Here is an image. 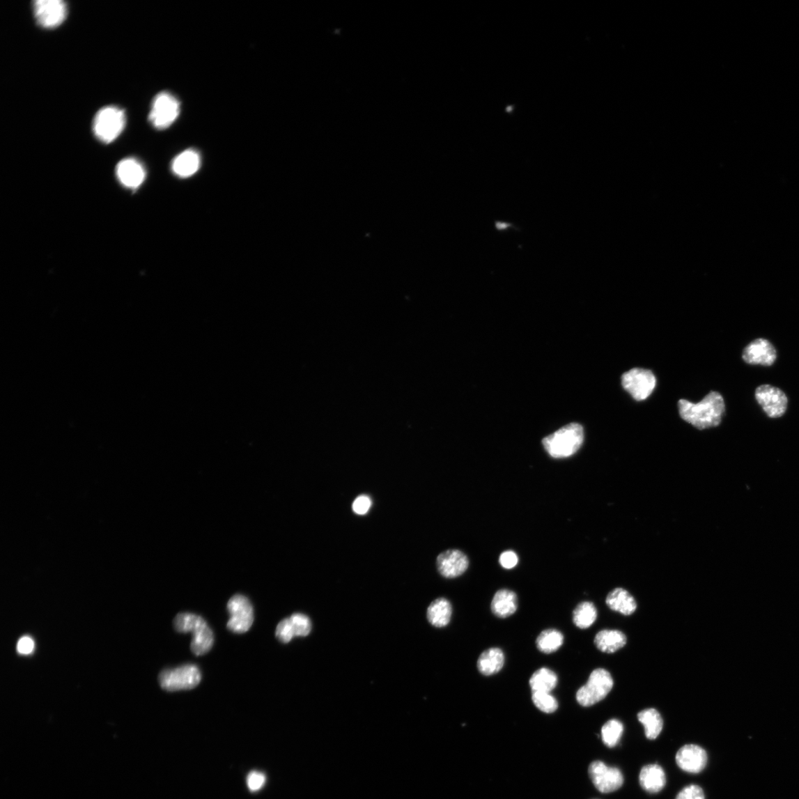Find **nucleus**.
<instances>
[{"mask_svg": "<svg viewBox=\"0 0 799 799\" xmlns=\"http://www.w3.org/2000/svg\"><path fill=\"white\" fill-rule=\"evenodd\" d=\"M678 405L682 419L700 430L718 426L725 412L724 398L717 391L710 392L697 403L681 400Z\"/></svg>", "mask_w": 799, "mask_h": 799, "instance_id": "1", "label": "nucleus"}, {"mask_svg": "<svg viewBox=\"0 0 799 799\" xmlns=\"http://www.w3.org/2000/svg\"><path fill=\"white\" fill-rule=\"evenodd\" d=\"M583 441L582 426L572 423L543 438V445L552 458L562 459L574 456L582 447Z\"/></svg>", "mask_w": 799, "mask_h": 799, "instance_id": "2", "label": "nucleus"}, {"mask_svg": "<svg viewBox=\"0 0 799 799\" xmlns=\"http://www.w3.org/2000/svg\"><path fill=\"white\" fill-rule=\"evenodd\" d=\"M173 625L178 633L192 632L194 638L190 649L196 656L204 655L211 650L214 642L213 633L201 616L192 613H180L176 616Z\"/></svg>", "mask_w": 799, "mask_h": 799, "instance_id": "3", "label": "nucleus"}, {"mask_svg": "<svg viewBox=\"0 0 799 799\" xmlns=\"http://www.w3.org/2000/svg\"><path fill=\"white\" fill-rule=\"evenodd\" d=\"M126 123L123 110L115 106L103 107L95 116L93 130L95 136L104 143H111L121 135Z\"/></svg>", "mask_w": 799, "mask_h": 799, "instance_id": "4", "label": "nucleus"}, {"mask_svg": "<svg viewBox=\"0 0 799 799\" xmlns=\"http://www.w3.org/2000/svg\"><path fill=\"white\" fill-rule=\"evenodd\" d=\"M614 679L610 672L603 669H595L585 685L577 692L576 699L582 707H591L604 699L611 692Z\"/></svg>", "mask_w": 799, "mask_h": 799, "instance_id": "5", "label": "nucleus"}, {"mask_svg": "<svg viewBox=\"0 0 799 799\" xmlns=\"http://www.w3.org/2000/svg\"><path fill=\"white\" fill-rule=\"evenodd\" d=\"M201 681V674L199 667L192 664H187L173 669L162 671L159 676V682L162 689L169 692L195 688Z\"/></svg>", "mask_w": 799, "mask_h": 799, "instance_id": "6", "label": "nucleus"}, {"mask_svg": "<svg viewBox=\"0 0 799 799\" xmlns=\"http://www.w3.org/2000/svg\"><path fill=\"white\" fill-rule=\"evenodd\" d=\"M180 114V103L169 92H162L153 100L149 121L155 128L171 126Z\"/></svg>", "mask_w": 799, "mask_h": 799, "instance_id": "7", "label": "nucleus"}, {"mask_svg": "<svg viewBox=\"0 0 799 799\" xmlns=\"http://www.w3.org/2000/svg\"><path fill=\"white\" fill-rule=\"evenodd\" d=\"M230 619L228 628L235 634H245L254 622V607L245 596L235 594L228 603Z\"/></svg>", "mask_w": 799, "mask_h": 799, "instance_id": "8", "label": "nucleus"}, {"mask_svg": "<svg viewBox=\"0 0 799 799\" xmlns=\"http://www.w3.org/2000/svg\"><path fill=\"white\" fill-rule=\"evenodd\" d=\"M622 385L632 398L642 401L651 395L657 385V379L648 369L635 368L623 374Z\"/></svg>", "mask_w": 799, "mask_h": 799, "instance_id": "9", "label": "nucleus"}, {"mask_svg": "<svg viewBox=\"0 0 799 799\" xmlns=\"http://www.w3.org/2000/svg\"><path fill=\"white\" fill-rule=\"evenodd\" d=\"M755 398L770 419H779L788 410V396L778 387L770 385H761L755 391Z\"/></svg>", "mask_w": 799, "mask_h": 799, "instance_id": "10", "label": "nucleus"}, {"mask_svg": "<svg viewBox=\"0 0 799 799\" xmlns=\"http://www.w3.org/2000/svg\"><path fill=\"white\" fill-rule=\"evenodd\" d=\"M589 777L600 792L613 793L619 790L624 783L621 771L615 767H608L601 761H595L589 768Z\"/></svg>", "mask_w": 799, "mask_h": 799, "instance_id": "11", "label": "nucleus"}, {"mask_svg": "<svg viewBox=\"0 0 799 799\" xmlns=\"http://www.w3.org/2000/svg\"><path fill=\"white\" fill-rule=\"evenodd\" d=\"M35 18L45 29L61 26L67 16V6L62 0H38L33 3Z\"/></svg>", "mask_w": 799, "mask_h": 799, "instance_id": "12", "label": "nucleus"}, {"mask_svg": "<svg viewBox=\"0 0 799 799\" xmlns=\"http://www.w3.org/2000/svg\"><path fill=\"white\" fill-rule=\"evenodd\" d=\"M743 359L749 365L769 367L776 362L777 351L768 339H757L746 346L743 352Z\"/></svg>", "mask_w": 799, "mask_h": 799, "instance_id": "13", "label": "nucleus"}, {"mask_svg": "<svg viewBox=\"0 0 799 799\" xmlns=\"http://www.w3.org/2000/svg\"><path fill=\"white\" fill-rule=\"evenodd\" d=\"M467 556L457 550H450L440 554L437 558V567L440 574L449 579L461 576L469 568Z\"/></svg>", "mask_w": 799, "mask_h": 799, "instance_id": "14", "label": "nucleus"}, {"mask_svg": "<svg viewBox=\"0 0 799 799\" xmlns=\"http://www.w3.org/2000/svg\"><path fill=\"white\" fill-rule=\"evenodd\" d=\"M676 761L681 770L689 773H699L707 766L708 754L699 745H687L678 750Z\"/></svg>", "mask_w": 799, "mask_h": 799, "instance_id": "15", "label": "nucleus"}, {"mask_svg": "<svg viewBox=\"0 0 799 799\" xmlns=\"http://www.w3.org/2000/svg\"><path fill=\"white\" fill-rule=\"evenodd\" d=\"M119 182L130 189H137L144 182L146 173L144 166L137 160L129 158L119 162L116 166Z\"/></svg>", "mask_w": 799, "mask_h": 799, "instance_id": "16", "label": "nucleus"}, {"mask_svg": "<svg viewBox=\"0 0 799 799\" xmlns=\"http://www.w3.org/2000/svg\"><path fill=\"white\" fill-rule=\"evenodd\" d=\"M639 779L642 789L649 793L660 792L666 784L665 773L657 764L644 766L640 771Z\"/></svg>", "mask_w": 799, "mask_h": 799, "instance_id": "17", "label": "nucleus"}, {"mask_svg": "<svg viewBox=\"0 0 799 799\" xmlns=\"http://www.w3.org/2000/svg\"><path fill=\"white\" fill-rule=\"evenodd\" d=\"M201 157L199 153L194 149H188L173 160L172 170L180 177L187 178L194 175L199 169Z\"/></svg>", "mask_w": 799, "mask_h": 799, "instance_id": "18", "label": "nucleus"}, {"mask_svg": "<svg viewBox=\"0 0 799 799\" xmlns=\"http://www.w3.org/2000/svg\"><path fill=\"white\" fill-rule=\"evenodd\" d=\"M605 602L612 610L626 616L634 614L637 607L633 596L622 588H616L608 594Z\"/></svg>", "mask_w": 799, "mask_h": 799, "instance_id": "19", "label": "nucleus"}, {"mask_svg": "<svg viewBox=\"0 0 799 799\" xmlns=\"http://www.w3.org/2000/svg\"><path fill=\"white\" fill-rule=\"evenodd\" d=\"M517 594L509 589H501L496 592L492 601V613L499 618H506L514 614L518 610Z\"/></svg>", "mask_w": 799, "mask_h": 799, "instance_id": "20", "label": "nucleus"}, {"mask_svg": "<svg viewBox=\"0 0 799 799\" xmlns=\"http://www.w3.org/2000/svg\"><path fill=\"white\" fill-rule=\"evenodd\" d=\"M627 637L622 631L617 630H603L594 638L597 648L604 653H613L626 645Z\"/></svg>", "mask_w": 799, "mask_h": 799, "instance_id": "21", "label": "nucleus"}, {"mask_svg": "<svg viewBox=\"0 0 799 799\" xmlns=\"http://www.w3.org/2000/svg\"><path fill=\"white\" fill-rule=\"evenodd\" d=\"M505 656L502 650L492 648L483 652L478 660L479 671L485 676L497 674L503 669Z\"/></svg>", "mask_w": 799, "mask_h": 799, "instance_id": "22", "label": "nucleus"}, {"mask_svg": "<svg viewBox=\"0 0 799 799\" xmlns=\"http://www.w3.org/2000/svg\"><path fill=\"white\" fill-rule=\"evenodd\" d=\"M451 614V605L445 598L435 600L429 605L427 610L428 622L436 628H444L448 626Z\"/></svg>", "mask_w": 799, "mask_h": 799, "instance_id": "23", "label": "nucleus"}, {"mask_svg": "<svg viewBox=\"0 0 799 799\" xmlns=\"http://www.w3.org/2000/svg\"><path fill=\"white\" fill-rule=\"evenodd\" d=\"M639 722L645 727L646 736L651 740L657 738L663 729V720L654 708L643 710L637 714Z\"/></svg>", "mask_w": 799, "mask_h": 799, "instance_id": "24", "label": "nucleus"}, {"mask_svg": "<svg viewBox=\"0 0 799 799\" xmlns=\"http://www.w3.org/2000/svg\"><path fill=\"white\" fill-rule=\"evenodd\" d=\"M558 678L552 670L542 667L535 672L529 679V685L532 692L551 693L557 685Z\"/></svg>", "mask_w": 799, "mask_h": 799, "instance_id": "25", "label": "nucleus"}, {"mask_svg": "<svg viewBox=\"0 0 799 799\" xmlns=\"http://www.w3.org/2000/svg\"><path fill=\"white\" fill-rule=\"evenodd\" d=\"M564 637L556 629H547L541 632L536 641V647L544 653H552L563 646Z\"/></svg>", "mask_w": 799, "mask_h": 799, "instance_id": "26", "label": "nucleus"}, {"mask_svg": "<svg viewBox=\"0 0 799 799\" xmlns=\"http://www.w3.org/2000/svg\"><path fill=\"white\" fill-rule=\"evenodd\" d=\"M598 618V611L594 603L582 602L575 608L573 621L575 626L582 629L591 627Z\"/></svg>", "mask_w": 799, "mask_h": 799, "instance_id": "27", "label": "nucleus"}, {"mask_svg": "<svg viewBox=\"0 0 799 799\" xmlns=\"http://www.w3.org/2000/svg\"><path fill=\"white\" fill-rule=\"evenodd\" d=\"M624 727L617 720L607 721L602 727L601 735L603 743L608 747H614L621 739Z\"/></svg>", "mask_w": 799, "mask_h": 799, "instance_id": "28", "label": "nucleus"}, {"mask_svg": "<svg viewBox=\"0 0 799 799\" xmlns=\"http://www.w3.org/2000/svg\"><path fill=\"white\" fill-rule=\"evenodd\" d=\"M532 699L534 706L543 713H552L558 709V701L551 693L532 692Z\"/></svg>", "mask_w": 799, "mask_h": 799, "instance_id": "29", "label": "nucleus"}, {"mask_svg": "<svg viewBox=\"0 0 799 799\" xmlns=\"http://www.w3.org/2000/svg\"><path fill=\"white\" fill-rule=\"evenodd\" d=\"M289 619L295 637H307L311 632L312 623L307 616L297 613Z\"/></svg>", "mask_w": 799, "mask_h": 799, "instance_id": "30", "label": "nucleus"}, {"mask_svg": "<svg viewBox=\"0 0 799 799\" xmlns=\"http://www.w3.org/2000/svg\"><path fill=\"white\" fill-rule=\"evenodd\" d=\"M277 639L282 643H289L295 637L289 618L284 619L279 623L276 630Z\"/></svg>", "mask_w": 799, "mask_h": 799, "instance_id": "31", "label": "nucleus"}, {"mask_svg": "<svg viewBox=\"0 0 799 799\" xmlns=\"http://www.w3.org/2000/svg\"><path fill=\"white\" fill-rule=\"evenodd\" d=\"M676 799H706V796L701 786L690 784L679 792Z\"/></svg>", "mask_w": 799, "mask_h": 799, "instance_id": "32", "label": "nucleus"}, {"mask_svg": "<svg viewBox=\"0 0 799 799\" xmlns=\"http://www.w3.org/2000/svg\"><path fill=\"white\" fill-rule=\"evenodd\" d=\"M371 506L372 500L371 497L362 495L355 499L352 504V510L357 515H364L369 509H371Z\"/></svg>", "mask_w": 799, "mask_h": 799, "instance_id": "33", "label": "nucleus"}, {"mask_svg": "<svg viewBox=\"0 0 799 799\" xmlns=\"http://www.w3.org/2000/svg\"><path fill=\"white\" fill-rule=\"evenodd\" d=\"M266 778L264 774L259 772H252L247 777L248 788L251 791H258L264 786Z\"/></svg>", "mask_w": 799, "mask_h": 799, "instance_id": "34", "label": "nucleus"}, {"mask_svg": "<svg viewBox=\"0 0 799 799\" xmlns=\"http://www.w3.org/2000/svg\"><path fill=\"white\" fill-rule=\"evenodd\" d=\"M499 563L506 569L515 568L518 564V557L515 552L506 551L501 554Z\"/></svg>", "mask_w": 799, "mask_h": 799, "instance_id": "35", "label": "nucleus"}, {"mask_svg": "<svg viewBox=\"0 0 799 799\" xmlns=\"http://www.w3.org/2000/svg\"><path fill=\"white\" fill-rule=\"evenodd\" d=\"M17 649L20 654L29 655L34 650V642L29 637H23L19 640Z\"/></svg>", "mask_w": 799, "mask_h": 799, "instance_id": "36", "label": "nucleus"}, {"mask_svg": "<svg viewBox=\"0 0 799 799\" xmlns=\"http://www.w3.org/2000/svg\"><path fill=\"white\" fill-rule=\"evenodd\" d=\"M495 228L499 232H504L511 228H515V226L507 222L495 221Z\"/></svg>", "mask_w": 799, "mask_h": 799, "instance_id": "37", "label": "nucleus"}]
</instances>
